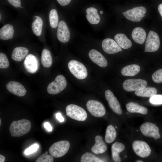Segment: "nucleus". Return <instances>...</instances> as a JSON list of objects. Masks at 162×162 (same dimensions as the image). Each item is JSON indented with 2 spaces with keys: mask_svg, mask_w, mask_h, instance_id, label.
Returning <instances> with one entry per match:
<instances>
[{
  "mask_svg": "<svg viewBox=\"0 0 162 162\" xmlns=\"http://www.w3.org/2000/svg\"><path fill=\"white\" fill-rule=\"evenodd\" d=\"M31 123L27 119L14 121L10 124L9 130L11 136L19 137L28 133L31 129Z\"/></svg>",
  "mask_w": 162,
  "mask_h": 162,
  "instance_id": "obj_1",
  "label": "nucleus"
},
{
  "mask_svg": "<svg viewBox=\"0 0 162 162\" xmlns=\"http://www.w3.org/2000/svg\"><path fill=\"white\" fill-rule=\"evenodd\" d=\"M70 146L69 141H60L52 144L49 148V152L53 157L59 158L63 156L67 152Z\"/></svg>",
  "mask_w": 162,
  "mask_h": 162,
  "instance_id": "obj_2",
  "label": "nucleus"
},
{
  "mask_svg": "<svg viewBox=\"0 0 162 162\" xmlns=\"http://www.w3.org/2000/svg\"><path fill=\"white\" fill-rule=\"evenodd\" d=\"M68 66L70 72L77 79H83L87 76V70L85 65L81 63L72 60L69 62Z\"/></svg>",
  "mask_w": 162,
  "mask_h": 162,
  "instance_id": "obj_3",
  "label": "nucleus"
},
{
  "mask_svg": "<svg viewBox=\"0 0 162 162\" xmlns=\"http://www.w3.org/2000/svg\"><path fill=\"white\" fill-rule=\"evenodd\" d=\"M67 116L79 121H84L87 117L86 111L81 107L76 105L70 104L66 108Z\"/></svg>",
  "mask_w": 162,
  "mask_h": 162,
  "instance_id": "obj_4",
  "label": "nucleus"
},
{
  "mask_svg": "<svg viewBox=\"0 0 162 162\" xmlns=\"http://www.w3.org/2000/svg\"><path fill=\"white\" fill-rule=\"evenodd\" d=\"M67 82L65 77L62 75L56 76L55 80L50 83L47 87V91L51 94H57L66 87Z\"/></svg>",
  "mask_w": 162,
  "mask_h": 162,
  "instance_id": "obj_5",
  "label": "nucleus"
},
{
  "mask_svg": "<svg viewBox=\"0 0 162 162\" xmlns=\"http://www.w3.org/2000/svg\"><path fill=\"white\" fill-rule=\"evenodd\" d=\"M146 8L143 6L134 7L123 12L122 14L126 18L133 22L140 21L146 16Z\"/></svg>",
  "mask_w": 162,
  "mask_h": 162,
  "instance_id": "obj_6",
  "label": "nucleus"
},
{
  "mask_svg": "<svg viewBox=\"0 0 162 162\" xmlns=\"http://www.w3.org/2000/svg\"><path fill=\"white\" fill-rule=\"evenodd\" d=\"M160 44L158 34L155 32L150 31L146 39L144 52H154L159 49Z\"/></svg>",
  "mask_w": 162,
  "mask_h": 162,
  "instance_id": "obj_7",
  "label": "nucleus"
},
{
  "mask_svg": "<svg viewBox=\"0 0 162 162\" xmlns=\"http://www.w3.org/2000/svg\"><path fill=\"white\" fill-rule=\"evenodd\" d=\"M87 110L91 114L95 117H100L106 113V110L103 105L100 102L94 100H90L86 103Z\"/></svg>",
  "mask_w": 162,
  "mask_h": 162,
  "instance_id": "obj_8",
  "label": "nucleus"
},
{
  "mask_svg": "<svg viewBox=\"0 0 162 162\" xmlns=\"http://www.w3.org/2000/svg\"><path fill=\"white\" fill-rule=\"evenodd\" d=\"M147 82L141 79H130L125 80L123 82V89L128 92L136 91L146 87Z\"/></svg>",
  "mask_w": 162,
  "mask_h": 162,
  "instance_id": "obj_9",
  "label": "nucleus"
},
{
  "mask_svg": "<svg viewBox=\"0 0 162 162\" xmlns=\"http://www.w3.org/2000/svg\"><path fill=\"white\" fill-rule=\"evenodd\" d=\"M140 129L142 133L145 136L152 137L155 140L160 137L159 128L155 124L145 122L141 125Z\"/></svg>",
  "mask_w": 162,
  "mask_h": 162,
  "instance_id": "obj_10",
  "label": "nucleus"
},
{
  "mask_svg": "<svg viewBox=\"0 0 162 162\" xmlns=\"http://www.w3.org/2000/svg\"><path fill=\"white\" fill-rule=\"evenodd\" d=\"M132 148L135 154L142 158H146L149 155L151 150L148 145L145 142L136 140L132 143Z\"/></svg>",
  "mask_w": 162,
  "mask_h": 162,
  "instance_id": "obj_11",
  "label": "nucleus"
},
{
  "mask_svg": "<svg viewBox=\"0 0 162 162\" xmlns=\"http://www.w3.org/2000/svg\"><path fill=\"white\" fill-rule=\"evenodd\" d=\"M56 35L58 40L61 42L67 43L70 40L69 29L66 23L63 20H61L59 23Z\"/></svg>",
  "mask_w": 162,
  "mask_h": 162,
  "instance_id": "obj_12",
  "label": "nucleus"
},
{
  "mask_svg": "<svg viewBox=\"0 0 162 162\" xmlns=\"http://www.w3.org/2000/svg\"><path fill=\"white\" fill-rule=\"evenodd\" d=\"M103 50L108 54H114L122 51L120 46L114 40L110 38L105 39L102 43Z\"/></svg>",
  "mask_w": 162,
  "mask_h": 162,
  "instance_id": "obj_13",
  "label": "nucleus"
},
{
  "mask_svg": "<svg viewBox=\"0 0 162 162\" xmlns=\"http://www.w3.org/2000/svg\"><path fill=\"white\" fill-rule=\"evenodd\" d=\"M105 94L109 106L112 110L117 114L121 115L122 112L120 104L112 92L108 89L105 91Z\"/></svg>",
  "mask_w": 162,
  "mask_h": 162,
  "instance_id": "obj_14",
  "label": "nucleus"
},
{
  "mask_svg": "<svg viewBox=\"0 0 162 162\" xmlns=\"http://www.w3.org/2000/svg\"><path fill=\"white\" fill-rule=\"evenodd\" d=\"M24 67L28 72L35 73L38 69L39 62L37 57L32 54L28 55L24 62Z\"/></svg>",
  "mask_w": 162,
  "mask_h": 162,
  "instance_id": "obj_15",
  "label": "nucleus"
},
{
  "mask_svg": "<svg viewBox=\"0 0 162 162\" xmlns=\"http://www.w3.org/2000/svg\"><path fill=\"white\" fill-rule=\"evenodd\" d=\"M6 87L10 92L19 97L24 96L27 92L22 85L15 81H10L7 84Z\"/></svg>",
  "mask_w": 162,
  "mask_h": 162,
  "instance_id": "obj_16",
  "label": "nucleus"
},
{
  "mask_svg": "<svg viewBox=\"0 0 162 162\" xmlns=\"http://www.w3.org/2000/svg\"><path fill=\"white\" fill-rule=\"evenodd\" d=\"M90 59L99 66L104 68L107 65V62L104 56L95 50L92 49L88 53Z\"/></svg>",
  "mask_w": 162,
  "mask_h": 162,
  "instance_id": "obj_17",
  "label": "nucleus"
},
{
  "mask_svg": "<svg viewBox=\"0 0 162 162\" xmlns=\"http://www.w3.org/2000/svg\"><path fill=\"white\" fill-rule=\"evenodd\" d=\"M95 144L91 148L92 151L96 154H102L107 150V147L101 136L97 135L95 137Z\"/></svg>",
  "mask_w": 162,
  "mask_h": 162,
  "instance_id": "obj_18",
  "label": "nucleus"
},
{
  "mask_svg": "<svg viewBox=\"0 0 162 162\" xmlns=\"http://www.w3.org/2000/svg\"><path fill=\"white\" fill-rule=\"evenodd\" d=\"M146 33L142 28L137 27L134 28L131 34L133 40L136 43L140 44H143L146 38Z\"/></svg>",
  "mask_w": 162,
  "mask_h": 162,
  "instance_id": "obj_19",
  "label": "nucleus"
},
{
  "mask_svg": "<svg viewBox=\"0 0 162 162\" xmlns=\"http://www.w3.org/2000/svg\"><path fill=\"white\" fill-rule=\"evenodd\" d=\"M28 50L23 47L15 48L11 54V58L16 62H20L23 60L28 55Z\"/></svg>",
  "mask_w": 162,
  "mask_h": 162,
  "instance_id": "obj_20",
  "label": "nucleus"
},
{
  "mask_svg": "<svg viewBox=\"0 0 162 162\" xmlns=\"http://www.w3.org/2000/svg\"><path fill=\"white\" fill-rule=\"evenodd\" d=\"M114 39L120 46L124 49H128L132 46L131 41L124 34H117L114 37Z\"/></svg>",
  "mask_w": 162,
  "mask_h": 162,
  "instance_id": "obj_21",
  "label": "nucleus"
},
{
  "mask_svg": "<svg viewBox=\"0 0 162 162\" xmlns=\"http://www.w3.org/2000/svg\"><path fill=\"white\" fill-rule=\"evenodd\" d=\"M98 11L96 8L93 7L88 8L86 9V12L87 14L86 17L90 24H96L99 22L100 18Z\"/></svg>",
  "mask_w": 162,
  "mask_h": 162,
  "instance_id": "obj_22",
  "label": "nucleus"
},
{
  "mask_svg": "<svg viewBox=\"0 0 162 162\" xmlns=\"http://www.w3.org/2000/svg\"><path fill=\"white\" fill-rule=\"evenodd\" d=\"M125 148L124 145L119 142H115L111 146L112 157L115 162H120L121 159L119 156V153L123 151Z\"/></svg>",
  "mask_w": 162,
  "mask_h": 162,
  "instance_id": "obj_23",
  "label": "nucleus"
},
{
  "mask_svg": "<svg viewBox=\"0 0 162 162\" xmlns=\"http://www.w3.org/2000/svg\"><path fill=\"white\" fill-rule=\"evenodd\" d=\"M14 31L13 26L7 24L0 29V39L2 40L11 39L13 37Z\"/></svg>",
  "mask_w": 162,
  "mask_h": 162,
  "instance_id": "obj_24",
  "label": "nucleus"
},
{
  "mask_svg": "<svg viewBox=\"0 0 162 162\" xmlns=\"http://www.w3.org/2000/svg\"><path fill=\"white\" fill-rule=\"evenodd\" d=\"M126 107L128 111L130 113H138L146 115L148 112V109L134 102L128 103Z\"/></svg>",
  "mask_w": 162,
  "mask_h": 162,
  "instance_id": "obj_25",
  "label": "nucleus"
},
{
  "mask_svg": "<svg viewBox=\"0 0 162 162\" xmlns=\"http://www.w3.org/2000/svg\"><path fill=\"white\" fill-rule=\"evenodd\" d=\"M140 71V66L136 64L129 65L124 67L121 70L122 74L125 76H134Z\"/></svg>",
  "mask_w": 162,
  "mask_h": 162,
  "instance_id": "obj_26",
  "label": "nucleus"
},
{
  "mask_svg": "<svg viewBox=\"0 0 162 162\" xmlns=\"http://www.w3.org/2000/svg\"><path fill=\"white\" fill-rule=\"evenodd\" d=\"M157 91L153 87H145L140 90L136 91L135 94L138 96L142 97H151L156 95Z\"/></svg>",
  "mask_w": 162,
  "mask_h": 162,
  "instance_id": "obj_27",
  "label": "nucleus"
},
{
  "mask_svg": "<svg viewBox=\"0 0 162 162\" xmlns=\"http://www.w3.org/2000/svg\"><path fill=\"white\" fill-rule=\"evenodd\" d=\"M41 62L42 65L45 68H49L52 64V58L51 53L47 49H44L42 52Z\"/></svg>",
  "mask_w": 162,
  "mask_h": 162,
  "instance_id": "obj_28",
  "label": "nucleus"
},
{
  "mask_svg": "<svg viewBox=\"0 0 162 162\" xmlns=\"http://www.w3.org/2000/svg\"><path fill=\"white\" fill-rule=\"evenodd\" d=\"M117 133L114 127L110 125L108 126L106 129L105 140L107 143H110L115 139Z\"/></svg>",
  "mask_w": 162,
  "mask_h": 162,
  "instance_id": "obj_29",
  "label": "nucleus"
},
{
  "mask_svg": "<svg viewBox=\"0 0 162 162\" xmlns=\"http://www.w3.org/2000/svg\"><path fill=\"white\" fill-rule=\"evenodd\" d=\"M36 19L32 23V28L34 34L37 36H40L41 34L43 22L41 18L38 16H34Z\"/></svg>",
  "mask_w": 162,
  "mask_h": 162,
  "instance_id": "obj_30",
  "label": "nucleus"
},
{
  "mask_svg": "<svg viewBox=\"0 0 162 162\" xmlns=\"http://www.w3.org/2000/svg\"><path fill=\"white\" fill-rule=\"evenodd\" d=\"M81 162H102V161L99 158L91 153L86 152L81 156Z\"/></svg>",
  "mask_w": 162,
  "mask_h": 162,
  "instance_id": "obj_31",
  "label": "nucleus"
},
{
  "mask_svg": "<svg viewBox=\"0 0 162 162\" xmlns=\"http://www.w3.org/2000/svg\"><path fill=\"white\" fill-rule=\"evenodd\" d=\"M49 19L51 26L53 28H56L58 26V17L56 10L53 9L50 10L49 15Z\"/></svg>",
  "mask_w": 162,
  "mask_h": 162,
  "instance_id": "obj_32",
  "label": "nucleus"
},
{
  "mask_svg": "<svg viewBox=\"0 0 162 162\" xmlns=\"http://www.w3.org/2000/svg\"><path fill=\"white\" fill-rule=\"evenodd\" d=\"M9 65V63L6 55L4 53H0V68L5 69Z\"/></svg>",
  "mask_w": 162,
  "mask_h": 162,
  "instance_id": "obj_33",
  "label": "nucleus"
},
{
  "mask_svg": "<svg viewBox=\"0 0 162 162\" xmlns=\"http://www.w3.org/2000/svg\"><path fill=\"white\" fill-rule=\"evenodd\" d=\"M152 78L153 81L156 83L162 82V68L154 72Z\"/></svg>",
  "mask_w": 162,
  "mask_h": 162,
  "instance_id": "obj_34",
  "label": "nucleus"
},
{
  "mask_svg": "<svg viewBox=\"0 0 162 162\" xmlns=\"http://www.w3.org/2000/svg\"><path fill=\"white\" fill-rule=\"evenodd\" d=\"M53 157L50 155L44 154L40 155L36 160V162H52Z\"/></svg>",
  "mask_w": 162,
  "mask_h": 162,
  "instance_id": "obj_35",
  "label": "nucleus"
},
{
  "mask_svg": "<svg viewBox=\"0 0 162 162\" xmlns=\"http://www.w3.org/2000/svg\"><path fill=\"white\" fill-rule=\"evenodd\" d=\"M150 101L151 103L155 104H162V95H156L152 96L150 98Z\"/></svg>",
  "mask_w": 162,
  "mask_h": 162,
  "instance_id": "obj_36",
  "label": "nucleus"
},
{
  "mask_svg": "<svg viewBox=\"0 0 162 162\" xmlns=\"http://www.w3.org/2000/svg\"><path fill=\"white\" fill-rule=\"evenodd\" d=\"M39 147L38 145L37 144H34L28 148L25 151V153L26 155L30 154L36 152Z\"/></svg>",
  "mask_w": 162,
  "mask_h": 162,
  "instance_id": "obj_37",
  "label": "nucleus"
},
{
  "mask_svg": "<svg viewBox=\"0 0 162 162\" xmlns=\"http://www.w3.org/2000/svg\"><path fill=\"white\" fill-rule=\"evenodd\" d=\"M9 3L15 8H23L21 5L20 0H7Z\"/></svg>",
  "mask_w": 162,
  "mask_h": 162,
  "instance_id": "obj_38",
  "label": "nucleus"
},
{
  "mask_svg": "<svg viewBox=\"0 0 162 162\" xmlns=\"http://www.w3.org/2000/svg\"><path fill=\"white\" fill-rule=\"evenodd\" d=\"M57 1L60 5L64 6L69 4L71 0H57Z\"/></svg>",
  "mask_w": 162,
  "mask_h": 162,
  "instance_id": "obj_39",
  "label": "nucleus"
},
{
  "mask_svg": "<svg viewBox=\"0 0 162 162\" xmlns=\"http://www.w3.org/2000/svg\"><path fill=\"white\" fill-rule=\"evenodd\" d=\"M56 118L60 122H63L64 121V118L62 116L61 113L58 112L56 114Z\"/></svg>",
  "mask_w": 162,
  "mask_h": 162,
  "instance_id": "obj_40",
  "label": "nucleus"
},
{
  "mask_svg": "<svg viewBox=\"0 0 162 162\" xmlns=\"http://www.w3.org/2000/svg\"><path fill=\"white\" fill-rule=\"evenodd\" d=\"M44 128L49 131L52 130V127L50 124L48 122H46L44 124Z\"/></svg>",
  "mask_w": 162,
  "mask_h": 162,
  "instance_id": "obj_41",
  "label": "nucleus"
},
{
  "mask_svg": "<svg viewBox=\"0 0 162 162\" xmlns=\"http://www.w3.org/2000/svg\"><path fill=\"white\" fill-rule=\"evenodd\" d=\"M158 11L162 17V3L159 4L158 7Z\"/></svg>",
  "mask_w": 162,
  "mask_h": 162,
  "instance_id": "obj_42",
  "label": "nucleus"
},
{
  "mask_svg": "<svg viewBox=\"0 0 162 162\" xmlns=\"http://www.w3.org/2000/svg\"><path fill=\"white\" fill-rule=\"evenodd\" d=\"M5 159V157L1 155L0 154V162H4Z\"/></svg>",
  "mask_w": 162,
  "mask_h": 162,
  "instance_id": "obj_43",
  "label": "nucleus"
},
{
  "mask_svg": "<svg viewBox=\"0 0 162 162\" xmlns=\"http://www.w3.org/2000/svg\"><path fill=\"white\" fill-rule=\"evenodd\" d=\"M136 162H143V161H142V160H137V161H136Z\"/></svg>",
  "mask_w": 162,
  "mask_h": 162,
  "instance_id": "obj_44",
  "label": "nucleus"
},
{
  "mask_svg": "<svg viewBox=\"0 0 162 162\" xmlns=\"http://www.w3.org/2000/svg\"><path fill=\"white\" fill-rule=\"evenodd\" d=\"M100 13L101 14H103V12L101 10L100 11Z\"/></svg>",
  "mask_w": 162,
  "mask_h": 162,
  "instance_id": "obj_45",
  "label": "nucleus"
},
{
  "mask_svg": "<svg viewBox=\"0 0 162 162\" xmlns=\"http://www.w3.org/2000/svg\"><path fill=\"white\" fill-rule=\"evenodd\" d=\"M45 153L47 154H48V152L47 151H46L45 152Z\"/></svg>",
  "mask_w": 162,
  "mask_h": 162,
  "instance_id": "obj_46",
  "label": "nucleus"
},
{
  "mask_svg": "<svg viewBox=\"0 0 162 162\" xmlns=\"http://www.w3.org/2000/svg\"><path fill=\"white\" fill-rule=\"evenodd\" d=\"M1 119H0V125H1Z\"/></svg>",
  "mask_w": 162,
  "mask_h": 162,
  "instance_id": "obj_47",
  "label": "nucleus"
},
{
  "mask_svg": "<svg viewBox=\"0 0 162 162\" xmlns=\"http://www.w3.org/2000/svg\"><path fill=\"white\" fill-rule=\"evenodd\" d=\"M0 19L1 20V14L0 15Z\"/></svg>",
  "mask_w": 162,
  "mask_h": 162,
  "instance_id": "obj_48",
  "label": "nucleus"
},
{
  "mask_svg": "<svg viewBox=\"0 0 162 162\" xmlns=\"http://www.w3.org/2000/svg\"><path fill=\"white\" fill-rule=\"evenodd\" d=\"M116 128H117V127H116Z\"/></svg>",
  "mask_w": 162,
  "mask_h": 162,
  "instance_id": "obj_49",
  "label": "nucleus"
}]
</instances>
